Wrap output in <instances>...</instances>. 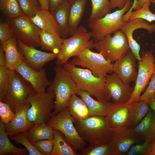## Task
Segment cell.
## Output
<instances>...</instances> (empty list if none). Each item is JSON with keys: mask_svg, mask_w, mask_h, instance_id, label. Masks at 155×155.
<instances>
[{"mask_svg": "<svg viewBox=\"0 0 155 155\" xmlns=\"http://www.w3.org/2000/svg\"><path fill=\"white\" fill-rule=\"evenodd\" d=\"M6 132L4 124L0 120V155L12 153L17 155H24L27 154L26 148H18L14 145L8 138Z\"/></svg>", "mask_w": 155, "mask_h": 155, "instance_id": "29", "label": "cell"}, {"mask_svg": "<svg viewBox=\"0 0 155 155\" xmlns=\"http://www.w3.org/2000/svg\"><path fill=\"white\" fill-rule=\"evenodd\" d=\"M150 4L151 3L148 2L140 8L132 11L129 15V20L140 18L147 21L149 23L155 21V13L152 12L149 8Z\"/></svg>", "mask_w": 155, "mask_h": 155, "instance_id": "38", "label": "cell"}, {"mask_svg": "<svg viewBox=\"0 0 155 155\" xmlns=\"http://www.w3.org/2000/svg\"><path fill=\"white\" fill-rule=\"evenodd\" d=\"M88 0H75L70 3L69 21V35L76 32L81 20Z\"/></svg>", "mask_w": 155, "mask_h": 155, "instance_id": "24", "label": "cell"}, {"mask_svg": "<svg viewBox=\"0 0 155 155\" xmlns=\"http://www.w3.org/2000/svg\"><path fill=\"white\" fill-rule=\"evenodd\" d=\"M80 96L87 106L90 116L105 117L106 114V103L98 100H95L87 92L79 90L76 94Z\"/></svg>", "mask_w": 155, "mask_h": 155, "instance_id": "27", "label": "cell"}, {"mask_svg": "<svg viewBox=\"0 0 155 155\" xmlns=\"http://www.w3.org/2000/svg\"><path fill=\"white\" fill-rule=\"evenodd\" d=\"M75 0H68V1L70 3H71L73 2Z\"/></svg>", "mask_w": 155, "mask_h": 155, "instance_id": "52", "label": "cell"}, {"mask_svg": "<svg viewBox=\"0 0 155 155\" xmlns=\"http://www.w3.org/2000/svg\"><path fill=\"white\" fill-rule=\"evenodd\" d=\"M40 5L41 9L49 11V0H38Z\"/></svg>", "mask_w": 155, "mask_h": 155, "instance_id": "48", "label": "cell"}, {"mask_svg": "<svg viewBox=\"0 0 155 155\" xmlns=\"http://www.w3.org/2000/svg\"><path fill=\"white\" fill-rule=\"evenodd\" d=\"M144 29L151 34L155 32V24H150L142 19L137 18L126 22L121 28V30L126 36L131 51L138 61L142 60L140 54V45L133 38V33L135 30Z\"/></svg>", "mask_w": 155, "mask_h": 155, "instance_id": "15", "label": "cell"}, {"mask_svg": "<svg viewBox=\"0 0 155 155\" xmlns=\"http://www.w3.org/2000/svg\"><path fill=\"white\" fill-rule=\"evenodd\" d=\"M91 32H88L83 25L79 26L75 32L68 38H65L58 54L56 65H62L70 58L75 57L84 49L94 48Z\"/></svg>", "mask_w": 155, "mask_h": 155, "instance_id": "5", "label": "cell"}, {"mask_svg": "<svg viewBox=\"0 0 155 155\" xmlns=\"http://www.w3.org/2000/svg\"><path fill=\"white\" fill-rule=\"evenodd\" d=\"M155 72V63L154 64V72Z\"/></svg>", "mask_w": 155, "mask_h": 155, "instance_id": "53", "label": "cell"}, {"mask_svg": "<svg viewBox=\"0 0 155 155\" xmlns=\"http://www.w3.org/2000/svg\"><path fill=\"white\" fill-rule=\"evenodd\" d=\"M67 1L68 0H49V11L53 14L57 7Z\"/></svg>", "mask_w": 155, "mask_h": 155, "instance_id": "45", "label": "cell"}, {"mask_svg": "<svg viewBox=\"0 0 155 155\" xmlns=\"http://www.w3.org/2000/svg\"><path fill=\"white\" fill-rule=\"evenodd\" d=\"M131 121L129 128H133L137 125L150 110L147 101L139 100L131 104Z\"/></svg>", "mask_w": 155, "mask_h": 155, "instance_id": "33", "label": "cell"}, {"mask_svg": "<svg viewBox=\"0 0 155 155\" xmlns=\"http://www.w3.org/2000/svg\"><path fill=\"white\" fill-rule=\"evenodd\" d=\"M35 93L31 84L20 74L16 71L9 70L7 91L1 101L9 105L15 113L29 96Z\"/></svg>", "mask_w": 155, "mask_h": 155, "instance_id": "6", "label": "cell"}, {"mask_svg": "<svg viewBox=\"0 0 155 155\" xmlns=\"http://www.w3.org/2000/svg\"><path fill=\"white\" fill-rule=\"evenodd\" d=\"M133 131L141 140L150 143L155 140V112L150 110Z\"/></svg>", "mask_w": 155, "mask_h": 155, "instance_id": "21", "label": "cell"}, {"mask_svg": "<svg viewBox=\"0 0 155 155\" xmlns=\"http://www.w3.org/2000/svg\"><path fill=\"white\" fill-rule=\"evenodd\" d=\"M136 60L131 51H129L124 57L113 63V73L126 84L135 81L137 75Z\"/></svg>", "mask_w": 155, "mask_h": 155, "instance_id": "19", "label": "cell"}, {"mask_svg": "<svg viewBox=\"0 0 155 155\" xmlns=\"http://www.w3.org/2000/svg\"><path fill=\"white\" fill-rule=\"evenodd\" d=\"M28 133V131L22 132L10 137V138L14 142L20 143L24 146L29 152V155H42L29 140Z\"/></svg>", "mask_w": 155, "mask_h": 155, "instance_id": "39", "label": "cell"}, {"mask_svg": "<svg viewBox=\"0 0 155 155\" xmlns=\"http://www.w3.org/2000/svg\"><path fill=\"white\" fill-rule=\"evenodd\" d=\"M74 119L67 107L57 115H53L46 124L53 129L59 131L67 143L76 151L85 148V141L78 132L74 125Z\"/></svg>", "mask_w": 155, "mask_h": 155, "instance_id": "7", "label": "cell"}, {"mask_svg": "<svg viewBox=\"0 0 155 155\" xmlns=\"http://www.w3.org/2000/svg\"><path fill=\"white\" fill-rule=\"evenodd\" d=\"M148 155H155V140L152 143V148Z\"/></svg>", "mask_w": 155, "mask_h": 155, "instance_id": "51", "label": "cell"}, {"mask_svg": "<svg viewBox=\"0 0 155 155\" xmlns=\"http://www.w3.org/2000/svg\"><path fill=\"white\" fill-rule=\"evenodd\" d=\"M131 111V104L109 101L106 103L104 117L112 131H120L129 128Z\"/></svg>", "mask_w": 155, "mask_h": 155, "instance_id": "13", "label": "cell"}, {"mask_svg": "<svg viewBox=\"0 0 155 155\" xmlns=\"http://www.w3.org/2000/svg\"><path fill=\"white\" fill-rule=\"evenodd\" d=\"M147 102L150 107L155 111V99L152 98L148 100Z\"/></svg>", "mask_w": 155, "mask_h": 155, "instance_id": "50", "label": "cell"}, {"mask_svg": "<svg viewBox=\"0 0 155 155\" xmlns=\"http://www.w3.org/2000/svg\"><path fill=\"white\" fill-rule=\"evenodd\" d=\"M55 75L47 90H52L55 94L53 115H57L67 107L71 96L79 90L69 73L62 65L54 67Z\"/></svg>", "mask_w": 155, "mask_h": 155, "instance_id": "2", "label": "cell"}, {"mask_svg": "<svg viewBox=\"0 0 155 155\" xmlns=\"http://www.w3.org/2000/svg\"><path fill=\"white\" fill-rule=\"evenodd\" d=\"M105 88L113 102L118 103L127 102L133 90L129 84L124 82L114 73L106 76Z\"/></svg>", "mask_w": 155, "mask_h": 155, "instance_id": "16", "label": "cell"}, {"mask_svg": "<svg viewBox=\"0 0 155 155\" xmlns=\"http://www.w3.org/2000/svg\"><path fill=\"white\" fill-rule=\"evenodd\" d=\"M112 8L118 7L121 9L125 5L127 0H110Z\"/></svg>", "mask_w": 155, "mask_h": 155, "instance_id": "46", "label": "cell"}, {"mask_svg": "<svg viewBox=\"0 0 155 155\" xmlns=\"http://www.w3.org/2000/svg\"><path fill=\"white\" fill-rule=\"evenodd\" d=\"M62 66L70 74L79 90L87 92L98 100L104 102L109 101L111 98L105 88L106 77H97L90 69L76 67L69 62Z\"/></svg>", "mask_w": 155, "mask_h": 155, "instance_id": "1", "label": "cell"}, {"mask_svg": "<svg viewBox=\"0 0 155 155\" xmlns=\"http://www.w3.org/2000/svg\"><path fill=\"white\" fill-rule=\"evenodd\" d=\"M24 14L31 18L41 9L38 0H17Z\"/></svg>", "mask_w": 155, "mask_h": 155, "instance_id": "37", "label": "cell"}, {"mask_svg": "<svg viewBox=\"0 0 155 155\" xmlns=\"http://www.w3.org/2000/svg\"><path fill=\"white\" fill-rule=\"evenodd\" d=\"M30 104L26 102L16 111L15 116L9 123L4 124L5 131L8 136L11 137L20 133L29 131L35 124L29 121L27 113Z\"/></svg>", "mask_w": 155, "mask_h": 155, "instance_id": "20", "label": "cell"}, {"mask_svg": "<svg viewBox=\"0 0 155 155\" xmlns=\"http://www.w3.org/2000/svg\"><path fill=\"white\" fill-rule=\"evenodd\" d=\"M7 23L17 40L35 48L40 46L39 33L41 30L30 18L24 14L9 17Z\"/></svg>", "mask_w": 155, "mask_h": 155, "instance_id": "10", "label": "cell"}, {"mask_svg": "<svg viewBox=\"0 0 155 155\" xmlns=\"http://www.w3.org/2000/svg\"><path fill=\"white\" fill-rule=\"evenodd\" d=\"M5 53L0 49V100L4 98L7 90L9 70L6 67Z\"/></svg>", "mask_w": 155, "mask_h": 155, "instance_id": "34", "label": "cell"}, {"mask_svg": "<svg viewBox=\"0 0 155 155\" xmlns=\"http://www.w3.org/2000/svg\"><path fill=\"white\" fill-rule=\"evenodd\" d=\"M131 4V0H127L122 9L108 13L103 17L88 23V27L91 30L92 39L94 43L121 29L126 22L123 20V16L129 10Z\"/></svg>", "mask_w": 155, "mask_h": 155, "instance_id": "4", "label": "cell"}, {"mask_svg": "<svg viewBox=\"0 0 155 155\" xmlns=\"http://www.w3.org/2000/svg\"><path fill=\"white\" fill-rule=\"evenodd\" d=\"M80 152L79 155H114L113 147L109 142L100 144H90Z\"/></svg>", "mask_w": 155, "mask_h": 155, "instance_id": "35", "label": "cell"}, {"mask_svg": "<svg viewBox=\"0 0 155 155\" xmlns=\"http://www.w3.org/2000/svg\"><path fill=\"white\" fill-rule=\"evenodd\" d=\"M140 56L142 60L138 63V71L135 85L130 99L126 102L129 104L139 101L142 92L154 71L155 57L152 49L142 52Z\"/></svg>", "mask_w": 155, "mask_h": 155, "instance_id": "12", "label": "cell"}, {"mask_svg": "<svg viewBox=\"0 0 155 155\" xmlns=\"http://www.w3.org/2000/svg\"><path fill=\"white\" fill-rule=\"evenodd\" d=\"M0 9L9 18L24 14L17 0H0Z\"/></svg>", "mask_w": 155, "mask_h": 155, "instance_id": "36", "label": "cell"}, {"mask_svg": "<svg viewBox=\"0 0 155 155\" xmlns=\"http://www.w3.org/2000/svg\"><path fill=\"white\" fill-rule=\"evenodd\" d=\"M16 71L31 84L36 93L46 92V87L51 84L52 82L47 78L45 69L36 70L29 66L24 61Z\"/></svg>", "mask_w": 155, "mask_h": 155, "instance_id": "17", "label": "cell"}, {"mask_svg": "<svg viewBox=\"0 0 155 155\" xmlns=\"http://www.w3.org/2000/svg\"><path fill=\"white\" fill-rule=\"evenodd\" d=\"M148 2L155 4V0H137L133 9L136 10L140 8L144 4Z\"/></svg>", "mask_w": 155, "mask_h": 155, "instance_id": "47", "label": "cell"}, {"mask_svg": "<svg viewBox=\"0 0 155 155\" xmlns=\"http://www.w3.org/2000/svg\"><path fill=\"white\" fill-rule=\"evenodd\" d=\"M54 98L55 94L52 90L36 92L29 96L26 101L31 105L27 111L28 120L35 124L47 122L53 115L51 111L54 108Z\"/></svg>", "mask_w": 155, "mask_h": 155, "instance_id": "8", "label": "cell"}, {"mask_svg": "<svg viewBox=\"0 0 155 155\" xmlns=\"http://www.w3.org/2000/svg\"><path fill=\"white\" fill-rule=\"evenodd\" d=\"M151 148L152 143L144 141L142 144L132 146L126 155H148Z\"/></svg>", "mask_w": 155, "mask_h": 155, "instance_id": "40", "label": "cell"}, {"mask_svg": "<svg viewBox=\"0 0 155 155\" xmlns=\"http://www.w3.org/2000/svg\"><path fill=\"white\" fill-rule=\"evenodd\" d=\"M155 96V72L153 73L149 84L144 93L141 95L139 100L148 102Z\"/></svg>", "mask_w": 155, "mask_h": 155, "instance_id": "43", "label": "cell"}, {"mask_svg": "<svg viewBox=\"0 0 155 155\" xmlns=\"http://www.w3.org/2000/svg\"><path fill=\"white\" fill-rule=\"evenodd\" d=\"M76 94L71 96L67 107L70 114L75 119L79 120L86 119L90 117L88 107L83 100Z\"/></svg>", "mask_w": 155, "mask_h": 155, "instance_id": "30", "label": "cell"}, {"mask_svg": "<svg viewBox=\"0 0 155 155\" xmlns=\"http://www.w3.org/2000/svg\"><path fill=\"white\" fill-rule=\"evenodd\" d=\"M70 3L66 1L56 9L53 15L59 26L61 37L66 38L69 35V21Z\"/></svg>", "mask_w": 155, "mask_h": 155, "instance_id": "25", "label": "cell"}, {"mask_svg": "<svg viewBox=\"0 0 155 155\" xmlns=\"http://www.w3.org/2000/svg\"><path fill=\"white\" fill-rule=\"evenodd\" d=\"M15 113L7 104L0 100V116L4 124L10 122L14 118Z\"/></svg>", "mask_w": 155, "mask_h": 155, "instance_id": "42", "label": "cell"}, {"mask_svg": "<svg viewBox=\"0 0 155 155\" xmlns=\"http://www.w3.org/2000/svg\"><path fill=\"white\" fill-rule=\"evenodd\" d=\"M74 124L80 135L90 144L109 142L112 131L107 125L104 117L90 116L79 120L74 119Z\"/></svg>", "mask_w": 155, "mask_h": 155, "instance_id": "3", "label": "cell"}, {"mask_svg": "<svg viewBox=\"0 0 155 155\" xmlns=\"http://www.w3.org/2000/svg\"><path fill=\"white\" fill-rule=\"evenodd\" d=\"M14 37L12 29L8 23L0 24V42L1 44Z\"/></svg>", "mask_w": 155, "mask_h": 155, "instance_id": "44", "label": "cell"}, {"mask_svg": "<svg viewBox=\"0 0 155 155\" xmlns=\"http://www.w3.org/2000/svg\"><path fill=\"white\" fill-rule=\"evenodd\" d=\"M94 43V48L101 53L106 59L112 63L124 57L129 51L130 48L127 37L121 30Z\"/></svg>", "mask_w": 155, "mask_h": 155, "instance_id": "9", "label": "cell"}, {"mask_svg": "<svg viewBox=\"0 0 155 155\" xmlns=\"http://www.w3.org/2000/svg\"><path fill=\"white\" fill-rule=\"evenodd\" d=\"M17 44L23 60L29 66L36 70L41 69L46 63L57 57V54L39 50L19 40H17Z\"/></svg>", "mask_w": 155, "mask_h": 155, "instance_id": "14", "label": "cell"}, {"mask_svg": "<svg viewBox=\"0 0 155 155\" xmlns=\"http://www.w3.org/2000/svg\"><path fill=\"white\" fill-rule=\"evenodd\" d=\"M92 10L87 21L91 22L110 13L111 9L110 0H90Z\"/></svg>", "mask_w": 155, "mask_h": 155, "instance_id": "32", "label": "cell"}, {"mask_svg": "<svg viewBox=\"0 0 155 155\" xmlns=\"http://www.w3.org/2000/svg\"><path fill=\"white\" fill-rule=\"evenodd\" d=\"M137 0H134L132 5L131 6L130 8L127 12L124 15V17L126 18H128L130 14L132 12V10L133 9L135 6Z\"/></svg>", "mask_w": 155, "mask_h": 155, "instance_id": "49", "label": "cell"}, {"mask_svg": "<svg viewBox=\"0 0 155 155\" xmlns=\"http://www.w3.org/2000/svg\"><path fill=\"white\" fill-rule=\"evenodd\" d=\"M133 133L132 128L117 131H112L109 143L114 155H126L134 144L141 142Z\"/></svg>", "mask_w": 155, "mask_h": 155, "instance_id": "18", "label": "cell"}, {"mask_svg": "<svg viewBox=\"0 0 155 155\" xmlns=\"http://www.w3.org/2000/svg\"><path fill=\"white\" fill-rule=\"evenodd\" d=\"M75 65H79L90 69L95 76L105 77L108 73H113V65L101 53H95L86 48L69 62Z\"/></svg>", "mask_w": 155, "mask_h": 155, "instance_id": "11", "label": "cell"}, {"mask_svg": "<svg viewBox=\"0 0 155 155\" xmlns=\"http://www.w3.org/2000/svg\"><path fill=\"white\" fill-rule=\"evenodd\" d=\"M31 19L41 30L61 37L59 26L53 14L49 11L41 9Z\"/></svg>", "mask_w": 155, "mask_h": 155, "instance_id": "23", "label": "cell"}, {"mask_svg": "<svg viewBox=\"0 0 155 155\" xmlns=\"http://www.w3.org/2000/svg\"><path fill=\"white\" fill-rule=\"evenodd\" d=\"M53 149L51 155H79L67 142L63 135L54 129Z\"/></svg>", "mask_w": 155, "mask_h": 155, "instance_id": "28", "label": "cell"}, {"mask_svg": "<svg viewBox=\"0 0 155 155\" xmlns=\"http://www.w3.org/2000/svg\"><path fill=\"white\" fill-rule=\"evenodd\" d=\"M32 144L42 155H51L53 147V139L38 141Z\"/></svg>", "mask_w": 155, "mask_h": 155, "instance_id": "41", "label": "cell"}, {"mask_svg": "<svg viewBox=\"0 0 155 155\" xmlns=\"http://www.w3.org/2000/svg\"><path fill=\"white\" fill-rule=\"evenodd\" d=\"M54 129L45 123H39L35 125L29 131L28 138L32 144L38 141L53 139Z\"/></svg>", "mask_w": 155, "mask_h": 155, "instance_id": "31", "label": "cell"}, {"mask_svg": "<svg viewBox=\"0 0 155 155\" xmlns=\"http://www.w3.org/2000/svg\"><path fill=\"white\" fill-rule=\"evenodd\" d=\"M0 46L5 54L7 68L16 71L23 61L17 47V40L13 37L1 44Z\"/></svg>", "mask_w": 155, "mask_h": 155, "instance_id": "22", "label": "cell"}, {"mask_svg": "<svg viewBox=\"0 0 155 155\" xmlns=\"http://www.w3.org/2000/svg\"><path fill=\"white\" fill-rule=\"evenodd\" d=\"M154 99H155V96H154Z\"/></svg>", "mask_w": 155, "mask_h": 155, "instance_id": "54", "label": "cell"}, {"mask_svg": "<svg viewBox=\"0 0 155 155\" xmlns=\"http://www.w3.org/2000/svg\"><path fill=\"white\" fill-rule=\"evenodd\" d=\"M64 39L59 35L41 30L39 33L40 46L42 49L58 54Z\"/></svg>", "mask_w": 155, "mask_h": 155, "instance_id": "26", "label": "cell"}]
</instances>
